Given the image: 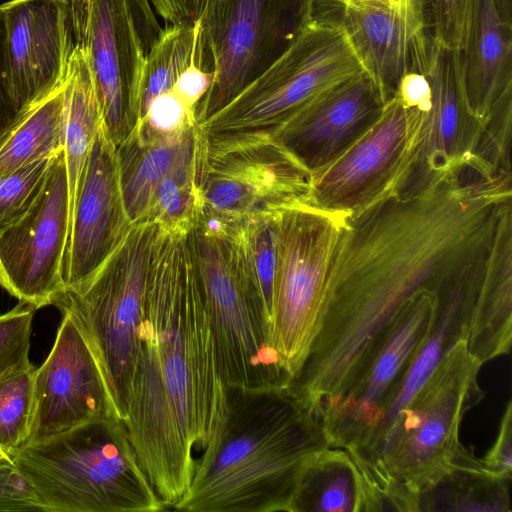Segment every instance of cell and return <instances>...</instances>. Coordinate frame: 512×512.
<instances>
[{
    "mask_svg": "<svg viewBox=\"0 0 512 512\" xmlns=\"http://www.w3.org/2000/svg\"><path fill=\"white\" fill-rule=\"evenodd\" d=\"M511 211L510 180L466 165L346 216L309 352L314 366L335 380L354 379L404 301L482 263Z\"/></svg>",
    "mask_w": 512,
    "mask_h": 512,
    "instance_id": "cell-1",
    "label": "cell"
},
{
    "mask_svg": "<svg viewBox=\"0 0 512 512\" xmlns=\"http://www.w3.org/2000/svg\"><path fill=\"white\" fill-rule=\"evenodd\" d=\"M223 395L189 232L158 227L123 422L167 510L192 481L193 450L207 446Z\"/></svg>",
    "mask_w": 512,
    "mask_h": 512,
    "instance_id": "cell-2",
    "label": "cell"
},
{
    "mask_svg": "<svg viewBox=\"0 0 512 512\" xmlns=\"http://www.w3.org/2000/svg\"><path fill=\"white\" fill-rule=\"evenodd\" d=\"M327 447L320 421L288 386L224 385L213 434L172 509L292 512L307 466Z\"/></svg>",
    "mask_w": 512,
    "mask_h": 512,
    "instance_id": "cell-3",
    "label": "cell"
},
{
    "mask_svg": "<svg viewBox=\"0 0 512 512\" xmlns=\"http://www.w3.org/2000/svg\"><path fill=\"white\" fill-rule=\"evenodd\" d=\"M45 512L167 510L145 474L124 422L103 415L12 457Z\"/></svg>",
    "mask_w": 512,
    "mask_h": 512,
    "instance_id": "cell-4",
    "label": "cell"
},
{
    "mask_svg": "<svg viewBox=\"0 0 512 512\" xmlns=\"http://www.w3.org/2000/svg\"><path fill=\"white\" fill-rule=\"evenodd\" d=\"M482 365L468 351L466 338L456 342L370 454L358 460L383 485L418 498L456 468L474 463L477 459L459 441V430L465 413L483 397L478 385Z\"/></svg>",
    "mask_w": 512,
    "mask_h": 512,
    "instance_id": "cell-5",
    "label": "cell"
},
{
    "mask_svg": "<svg viewBox=\"0 0 512 512\" xmlns=\"http://www.w3.org/2000/svg\"><path fill=\"white\" fill-rule=\"evenodd\" d=\"M155 222L131 224L103 264L86 280L66 287L52 305L68 315L101 373L110 416L124 420L144 315Z\"/></svg>",
    "mask_w": 512,
    "mask_h": 512,
    "instance_id": "cell-6",
    "label": "cell"
},
{
    "mask_svg": "<svg viewBox=\"0 0 512 512\" xmlns=\"http://www.w3.org/2000/svg\"><path fill=\"white\" fill-rule=\"evenodd\" d=\"M363 71L344 26L318 14L278 59L199 125L206 136L271 135L318 95Z\"/></svg>",
    "mask_w": 512,
    "mask_h": 512,
    "instance_id": "cell-7",
    "label": "cell"
},
{
    "mask_svg": "<svg viewBox=\"0 0 512 512\" xmlns=\"http://www.w3.org/2000/svg\"><path fill=\"white\" fill-rule=\"evenodd\" d=\"M189 243L223 385L289 386L262 303L237 267L226 236L196 223Z\"/></svg>",
    "mask_w": 512,
    "mask_h": 512,
    "instance_id": "cell-8",
    "label": "cell"
},
{
    "mask_svg": "<svg viewBox=\"0 0 512 512\" xmlns=\"http://www.w3.org/2000/svg\"><path fill=\"white\" fill-rule=\"evenodd\" d=\"M320 0H211L199 21L200 66L214 73L196 107L200 124L229 103L294 42Z\"/></svg>",
    "mask_w": 512,
    "mask_h": 512,
    "instance_id": "cell-9",
    "label": "cell"
},
{
    "mask_svg": "<svg viewBox=\"0 0 512 512\" xmlns=\"http://www.w3.org/2000/svg\"><path fill=\"white\" fill-rule=\"evenodd\" d=\"M343 216L306 202L277 213L271 337L290 383L314 340Z\"/></svg>",
    "mask_w": 512,
    "mask_h": 512,
    "instance_id": "cell-10",
    "label": "cell"
},
{
    "mask_svg": "<svg viewBox=\"0 0 512 512\" xmlns=\"http://www.w3.org/2000/svg\"><path fill=\"white\" fill-rule=\"evenodd\" d=\"M148 1L68 0L73 44L86 58L116 148L138 120L148 30L154 27Z\"/></svg>",
    "mask_w": 512,
    "mask_h": 512,
    "instance_id": "cell-11",
    "label": "cell"
},
{
    "mask_svg": "<svg viewBox=\"0 0 512 512\" xmlns=\"http://www.w3.org/2000/svg\"><path fill=\"white\" fill-rule=\"evenodd\" d=\"M206 138L199 217L224 225L306 202L310 172L271 135Z\"/></svg>",
    "mask_w": 512,
    "mask_h": 512,
    "instance_id": "cell-12",
    "label": "cell"
},
{
    "mask_svg": "<svg viewBox=\"0 0 512 512\" xmlns=\"http://www.w3.org/2000/svg\"><path fill=\"white\" fill-rule=\"evenodd\" d=\"M461 279L441 289L421 288L400 306L359 377L321 414L329 447L354 455L368 449L383 407L434 330L441 296Z\"/></svg>",
    "mask_w": 512,
    "mask_h": 512,
    "instance_id": "cell-13",
    "label": "cell"
},
{
    "mask_svg": "<svg viewBox=\"0 0 512 512\" xmlns=\"http://www.w3.org/2000/svg\"><path fill=\"white\" fill-rule=\"evenodd\" d=\"M394 95L377 121L347 150L310 176L306 203L343 217L389 193L428 105Z\"/></svg>",
    "mask_w": 512,
    "mask_h": 512,
    "instance_id": "cell-14",
    "label": "cell"
},
{
    "mask_svg": "<svg viewBox=\"0 0 512 512\" xmlns=\"http://www.w3.org/2000/svg\"><path fill=\"white\" fill-rule=\"evenodd\" d=\"M423 74L430 89L428 106L389 193L413 194L471 161L485 129L486 122L474 115L468 102L460 50L435 42Z\"/></svg>",
    "mask_w": 512,
    "mask_h": 512,
    "instance_id": "cell-15",
    "label": "cell"
},
{
    "mask_svg": "<svg viewBox=\"0 0 512 512\" xmlns=\"http://www.w3.org/2000/svg\"><path fill=\"white\" fill-rule=\"evenodd\" d=\"M70 210L63 152L54 158L31 209L0 234V285L35 309L64 289Z\"/></svg>",
    "mask_w": 512,
    "mask_h": 512,
    "instance_id": "cell-16",
    "label": "cell"
},
{
    "mask_svg": "<svg viewBox=\"0 0 512 512\" xmlns=\"http://www.w3.org/2000/svg\"><path fill=\"white\" fill-rule=\"evenodd\" d=\"M337 8L365 70L388 100L401 78L424 73L435 44L433 0H325Z\"/></svg>",
    "mask_w": 512,
    "mask_h": 512,
    "instance_id": "cell-17",
    "label": "cell"
},
{
    "mask_svg": "<svg viewBox=\"0 0 512 512\" xmlns=\"http://www.w3.org/2000/svg\"><path fill=\"white\" fill-rule=\"evenodd\" d=\"M5 79L21 115L66 78L74 48L68 0H11L0 5Z\"/></svg>",
    "mask_w": 512,
    "mask_h": 512,
    "instance_id": "cell-18",
    "label": "cell"
},
{
    "mask_svg": "<svg viewBox=\"0 0 512 512\" xmlns=\"http://www.w3.org/2000/svg\"><path fill=\"white\" fill-rule=\"evenodd\" d=\"M103 415L110 416V411L98 365L73 320L62 314L54 345L35 369L33 414L26 444Z\"/></svg>",
    "mask_w": 512,
    "mask_h": 512,
    "instance_id": "cell-19",
    "label": "cell"
},
{
    "mask_svg": "<svg viewBox=\"0 0 512 512\" xmlns=\"http://www.w3.org/2000/svg\"><path fill=\"white\" fill-rule=\"evenodd\" d=\"M130 226L121 191L117 149L102 123L70 218L63 266L64 288L76 286L91 276Z\"/></svg>",
    "mask_w": 512,
    "mask_h": 512,
    "instance_id": "cell-20",
    "label": "cell"
},
{
    "mask_svg": "<svg viewBox=\"0 0 512 512\" xmlns=\"http://www.w3.org/2000/svg\"><path fill=\"white\" fill-rule=\"evenodd\" d=\"M387 101L379 84L363 71L318 95L271 136L312 174L357 141Z\"/></svg>",
    "mask_w": 512,
    "mask_h": 512,
    "instance_id": "cell-21",
    "label": "cell"
},
{
    "mask_svg": "<svg viewBox=\"0 0 512 512\" xmlns=\"http://www.w3.org/2000/svg\"><path fill=\"white\" fill-rule=\"evenodd\" d=\"M461 57L469 105L486 122L512 88V0H472Z\"/></svg>",
    "mask_w": 512,
    "mask_h": 512,
    "instance_id": "cell-22",
    "label": "cell"
},
{
    "mask_svg": "<svg viewBox=\"0 0 512 512\" xmlns=\"http://www.w3.org/2000/svg\"><path fill=\"white\" fill-rule=\"evenodd\" d=\"M102 123L101 107L88 63L82 51L74 45L65 78L63 147L70 218L86 162Z\"/></svg>",
    "mask_w": 512,
    "mask_h": 512,
    "instance_id": "cell-23",
    "label": "cell"
},
{
    "mask_svg": "<svg viewBox=\"0 0 512 512\" xmlns=\"http://www.w3.org/2000/svg\"><path fill=\"white\" fill-rule=\"evenodd\" d=\"M512 230L502 237L477 302L468 351L482 364L508 354L512 339Z\"/></svg>",
    "mask_w": 512,
    "mask_h": 512,
    "instance_id": "cell-24",
    "label": "cell"
},
{
    "mask_svg": "<svg viewBox=\"0 0 512 512\" xmlns=\"http://www.w3.org/2000/svg\"><path fill=\"white\" fill-rule=\"evenodd\" d=\"M197 125L198 122L177 135L147 140L129 135L116 148L121 191L131 224L146 219L157 186L186 147Z\"/></svg>",
    "mask_w": 512,
    "mask_h": 512,
    "instance_id": "cell-25",
    "label": "cell"
},
{
    "mask_svg": "<svg viewBox=\"0 0 512 512\" xmlns=\"http://www.w3.org/2000/svg\"><path fill=\"white\" fill-rule=\"evenodd\" d=\"M207 138L198 124L186 147L157 186L146 219L169 231L189 232L202 209L201 182Z\"/></svg>",
    "mask_w": 512,
    "mask_h": 512,
    "instance_id": "cell-26",
    "label": "cell"
},
{
    "mask_svg": "<svg viewBox=\"0 0 512 512\" xmlns=\"http://www.w3.org/2000/svg\"><path fill=\"white\" fill-rule=\"evenodd\" d=\"M65 80L22 113L0 140V177L63 152Z\"/></svg>",
    "mask_w": 512,
    "mask_h": 512,
    "instance_id": "cell-27",
    "label": "cell"
},
{
    "mask_svg": "<svg viewBox=\"0 0 512 512\" xmlns=\"http://www.w3.org/2000/svg\"><path fill=\"white\" fill-rule=\"evenodd\" d=\"M362 490L357 467L341 448L327 447L307 466L292 512H361Z\"/></svg>",
    "mask_w": 512,
    "mask_h": 512,
    "instance_id": "cell-28",
    "label": "cell"
},
{
    "mask_svg": "<svg viewBox=\"0 0 512 512\" xmlns=\"http://www.w3.org/2000/svg\"><path fill=\"white\" fill-rule=\"evenodd\" d=\"M277 213L223 225L234 261L261 301L269 323L277 257Z\"/></svg>",
    "mask_w": 512,
    "mask_h": 512,
    "instance_id": "cell-29",
    "label": "cell"
},
{
    "mask_svg": "<svg viewBox=\"0 0 512 512\" xmlns=\"http://www.w3.org/2000/svg\"><path fill=\"white\" fill-rule=\"evenodd\" d=\"M199 28V22L193 26L169 25L159 32L150 45L146 55L136 125L145 116L151 101L171 90L179 75L192 62L199 66Z\"/></svg>",
    "mask_w": 512,
    "mask_h": 512,
    "instance_id": "cell-30",
    "label": "cell"
},
{
    "mask_svg": "<svg viewBox=\"0 0 512 512\" xmlns=\"http://www.w3.org/2000/svg\"><path fill=\"white\" fill-rule=\"evenodd\" d=\"M509 481L486 473L477 462L453 470L431 489L420 495L441 494L428 511L436 510H489L507 511L509 506Z\"/></svg>",
    "mask_w": 512,
    "mask_h": 512,
    "instance_id": "cell-31",
    "label": "cell"
},
{
    "mask_svg": "<svg viewBox=\"0 0 512 512\" xmlns=\"http://www.w3.org/2000/svg\"><path fill=\"white\" fill-rule=\"evenodd\" d=\"M35 369L31 364L0 380V451L11 460L29 436Z\"/></svg>",
    "mask_w": 512,
    "mask_h": 512,
    "instance_id": "cell-32",
    "label": "cell"
},
{
    "mask_svg": "<svg viewBox=\"0 0 512 512\" xmlns=\"http://www.w3.org/2000/svg\"><path fill=\"white\" fill-rule=\"evenodd\" d=\"M54 158L39 160L0 177V234L19 221L36 202Z\"/></svg>",
    "mask_w": 512,
    "mask_h": 512,
    "instance_id": "cell-33",
    "label": "cell"
},
{
    "mask_svg": "<svg viewBox=\"0 0 512 512\" xmlns=\"http://www.w3.org/2000/svg\"><path fill=\"white\" fill-rule=\"evenodd\" d=\"M35 310L19 301L12 310L0 315V380L32 364L29 350Z\"/></svg>",
    "mask_w": 512,
    "mask_h": 512,
    "instance_id": "cell-34",
    "label": "cell"
},
{
    "mask_svg": "<svg viewBox=\"0 0 512 512\" xmlns=\"http://www.w3.org/2000/svg\"><path fill=\"white\" fill-rule=\"evenodd\" d=\"M512 88L494 104L485 123L476 157L495 171L511 173Z\"/></svg>",
    "mask_w": 512,
    "mask_h": 512,
    "instance_id": "cell-35",
    "label": "cell"
},
{
    "mask_svg": "<svg viewBox=\"0 0 512 512\" xmlns=\"http://www.w3.org/2000/svg\"><path fill=\"white\" fill-rule=\"evenodd\" d=\"M196 122V114L171 89L151 101L145 116L130 134L139 140L173 136Z\"/></svg>",
    "mask_w": 512,
    "mask_h": 512,
    "instance_id": "cell-36",
    "label": "cell"
},
{
    "mask_svg": "<svg viewBox=\"0 0 512 512\" xmlns=\"http://www.w3.org/2000/svg\"><path fill=\"white\" fill-rule=\"evenodd\" d=\"M472 0H433L434 41L445 48L462 50Z\"/></svg>",
    "mask_w": 512,
    "mask_h": 512,
    "instance_id": "cell-37",
    "label": "cell"
},
{
    "mask_svg": "<svg viewBox=\"0 0 512 512\" xmlns=\"http://www.w3.org/2000/svg\"><path fill=\"white\" fill-rule=\"evenodd\" d=\"M482 469L489 475L511 481L512 478V402L509 401L503 413L496 440L480 460Z\"/></svg>",
    "mask_w": 512,
    "mask_h": 512,
    "instance_id": "cell-38",
    "label": "cell"
},
{
    "mask_svg": "<svg viewBox=\"0 0 512 512\" xmlns=\"http://www.w3.org/2000/svg\"><path fill=\"white\" fill-rule=\"evenodd\" d=\"M0 511H42L30 484L14 466L0 467Z\"/></svg>",
    "mask_w": 512,
    "mask_h": 512,
    "instance_id": "cell-39",
    "label": "cell"
},
{
    "mask_svg": "<svg viewBox=\"0 0 512 512\" xmlns=\"http://www.w3.org/2000/svg\"><path fill=\"white\" fill-rule=\"evenodd\" d=\"M214 73L206 71L192 62L177 78L172 91L189 110L196 114V107L209 90Z\"/></svg>",
    "mask_w": 512,
    "mask_h": 512,
    "instance_id": "cell-40",
    "label": "cell"
},
{
    "mask_svg": "<svg viewBox=\"0 0 512 512\" xmlns=\"http://www.w3.org/2000/svg\"><path fill=\"white\" fill-rule=\"evenodd\" d=\"M211 0H149L170 25L193 26L204 15Z\"/></svg>",
    "mask_w": 512,
    "mask_h": 512,
    "instance_id": "cell-41",
    "label": "cell"
},
{
    "mask_svg": "<svg viewBox=\"0 0 512 512\" xmlns=\"http://www.w3.org/2000/svg\"><path fill=\"white\" fill-rule=\"evenodd\" d=\"M4 68L3 23L0 10V140L20 116L10 98Z\"/></svg>",
    "mask_w": 512,
    "mask_h": 512,
    "instance_id": "cell-42",
    "label": "cell"
},
{
    "mask_svg": "<svg viewBox=\"0 0 512 512\" xmlns=\"http://www.w3.org/2000/svg\"><path fill=\"white\" fill-rule=\"evenodd\" d=\"M14 466L12 460L0 451V467Z\"/></svg>",
    "mask_w": 512,
    "mask_h": 512,
    "instance_id": "cell-43",
    "label": "cell"
}]
</instances>
